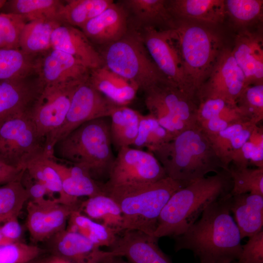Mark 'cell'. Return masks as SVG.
<instances>
[{
    "mask_svg": "<svg viewBox=\"0 0 263 263\" xmlns=\"http://www.w3.org/2000/svg\"><path fill=\"white\" fill-rule=\"evenodd\" d=\"M25 173L27 178L26 183L21 182L28 193L29 200L39 203L48 198H55L51 195L44 186L31 178L25 171Z\"/></svg>",
    "mask_w": 263,
    "mask_h": 263,
    "instance_id": "cell-45",
    "label": "cell"
},
{
    "mask_svg": "<svg viewBox=\"0 0 263 263\" xmlns=\"http://www.w3.org/2000/svg\"><path fill=\"white\" fill-rule=\"evenodd\" d=\"M39 247L22 242L0 245V263H27L40 256Z\"/></svg>",
    "mask_w": 263,
    "mask_h": 263,
    "instance_id": "cell-43",
    "label": "cell"
},
{
    "mask_svg": "<svg viewBox=\"0 0 263 263\" xmlns=\"http://www.w3.org/2000/svg\"><path fill=\"white\" fill-rule=\"evenodd\" d=\"M43 87L35 74L23 78L0 80V120L30 113Z\"/></svg>",
    "mask_w": 263,
    "mask_h": 263,
    "instance_id": "cell-17",
    "label": "cell"
},
{
    "mask_svg": "<svg viewBox=\"0 0 263 263\" xmlns=\"http://www.w3.org/2000/svg\"><path fill=\"white\" fill-rule=\"evenodd\" d=\"M137 30L153 61L166 78L195 98L186 76L170 29L146 27Z\"/></svg>",
    "mask_w": 263,
    "mask_h": 263,
    "instance_id": "cell-12",
    "label": "cell"
},
{
    "mask_svg": "<svg viewBox=\"0 0 263 263\" xmlns=\"http://www.w3.org/2000/svg\"><path fill=\"white\" fill-rule=\"evenodd\" d=\"M256 125L250 121L238 123L208 137L226 170L228 169L234 153L248 141Z\"/></svg>",
    "mask_w": 263,
    "mask_h": 263,
    "instance_id": "cell-28",
    "label": "cell"
},
{
    "mask_svg": "<svg viewBox=\"0 0 263 263\" xmlns=\"http://www.w3.org/2000/svg\"><path fill=\"white\" fill-rule=\"evenodd\" d=\"M6 243H9L5 240L0 228V245Z\"/></svg>",
    "mask_w": 263,
    "mask_h": 263,
    "instance_id": "cell-51",
    "label": "cell"
},
{
    "mask_svg": "<svg viewBox=\"0 0 263 263\" xmlns=\"http://www.w3.org/2000/svg\"><path fill=\"white\" fill-rule=\"evenodd\" d=\"M232 53L242 70L247 85L263 84V37L261 29L241 30Z\"/></svg>",
    "mask_w": 263,
    "mask_h": 263,
    "instance_id": "cell-20",
    "label": "cell"
},
{
    "mask_svg": "<svg viewBox=\"0 0 263 263\" xmlns=\"http://www.w3.org/2000/svg\"><path fill=\"white\" fill-rule=\"evenodd\" d=\"M21 180L0 187V224L11 218L18 217L25 203L29 200L28 193Z\"/></svg>",
    "mask_w": 263,
    "mask_h": 263,
    "instance_id": "cell-38",
    "label": "cell"
},
{
    "mask_svg": "<svg viewBox=\"0 0 263 263\" xmlns=\"http://www.w3.org/2000/svg\"><path fill=\"white\" fill-rule=\"evenodd\" d=\"M51 43L52 48L70 55L90 70L103 66L98 50L78 28L61 23L54 29Z\"/></svg>",
    "mask_w": 263,
    "mask_h": 263,
    "instance_id": "cell-22",
    "label": "cell"
},
{
    "mask_svg": "<svg viewBox=\"0 0 263 263\" xmlns=\"http://www.w3.org/2000/svg\"><path fill=\"white\" fill-rule=\"evenodd\" d=\"M66 228L81 234L99 247L106 246L110 248L115 243L119 234L115 229L90 219L78 209L71 214Z\"/></svg>",
    "mask_w": 263,
    "mask_h": 263,
    "instance_id": "cell-32",
    "label": "cell"
},
{
    "mask_svg": "<svg viewBox=\"0 0 263 263\" xmlns=\"http://www.w3.org/2000/svg\"><path fill=\"white\" fill-rule=\"evenodd\" d=\"M41 263H73L61 257L49 254L47 256L41 258Z\"/></svg>",
    "mask_w": 263,
    "mask_h": 263,
    "instance_id": "cell-49",
    "label": "cell"
},
{
    "mask_svg": "<svg viewBox=\"0 0 263 263\" xmlns=\"http://www.w3.org/2000/svg\"><path fill=\"white\" fill-rule=\"evenodd\" d=\"M88 80L97 91L118 106H127L139 90L135 83L104 66L91 70Z\"/></svg>",
    "mask_w": 263,
    "mask_h": 263,
    "instance_id": "cell-25",
    "label": "cell"
},
{
    "mask_svg": "<svg viewBox=\"0 0 263 263\" xmlns=\"http://www.w3.org/2000/svg\"><path fill=\"white\" fill-rule=\"evenodd\" d=\"M27 22L22 15L0 12V49L19 48L20 34Z\"/></svg>",
    "mask_w": 263,
    "mask_h": 263,
    "instance_id": "cell-42",
    "label": "cell"
},
{
    "mask_svg": "<svg viewBox=\"0 0 263 263\" xmlns=\"http://www.w3.org/2000/svg\"><path fill=\"white\" fill-rule=\"evenodd\" d=\"M97 50L104 66L133 82L143 92L168 80L150 55L140 32L131 26L122 38Z\"/></svg>",
    "mask_w": 263,
    "mask_h": 263,
    "instance_id": "cell-7",
    "label": "cell"
},
{
    "mask_svg": "<svg viewBox=\"0 0 263 263\" xmlns=\"http://www.w3.org/2000/svg\"><path fill=\"white\" fill-rule=\"evenodd\" d=\"M53 154L48 151L46 139L39 134L29 113L0 120V159L5 164L25 169L32 161Z\"/></svg>",
    "mask_w": 263,
    "mask_h": 263,
    "instance_id": "cell-8",
    "label": "cell"
},
{
    "mask_svg": "<svg viewBox=\"0 0 263 263\" xmlns=\"http://www.w3.org/2000/svg\"><path fill=\"white\" fill-rule=\"evenodd\" d=\"M226 15L241 30L262 22L263 0H224Z\"/></svg>",
    "mask_w": 263,
    "mask_h": 263,
    "instance_id": "cell-37",
    "label": "cell"
},
{
    "mask_svg": "<svg viewBox=\"0 0 263 263\" xmlns=\"http://www.w3.org/2000/svg\"><path fill=\"white\" fill-rule=\"evenodd\" d=\"M141 114L128 106H117L110 116L112 145L118 151L131 147L137 135Z\"/></svg>",
    "mask_w": 263,
    "mask_h": 263,
    "instance_id": "cell-30",
    "label": "cell"
},
{
    "mask_svg": "<svg viewBox=\"0 0 263 263\" xmlns=\"http://www.w3.org/2000/svg\"><path fill=\"white\" fill-rule=\"evenodd\" d=\"M230 209L242 239L263 230V196L251 193L231 195Z\"/></svg>",
    "mask_w": 263,
    "mask_h": 263,
    "instance_id": "cell-26",
    "label": "cell"
},
{
    "mask_svg": "<svg viewBox=\"0 0 263 263\" xmlns=\"http://www.w3.org/2000/svg\"><path fill=\"white\" fill-rule=\"evenodd\" d=\"M51 159L60 177L64 194L73 201L79 203V197L89 198L104 193L102 184L94 180L81 167L70 163V165L61 163L55 155Z\"/></svg>",
    "mask_w": 263,
    "mask_h": 263,
    "instance_id": "cell-27",
    "label": "cell"
},
{
    "mask_svg": "<svg viewBox=\"0 0 263 263\" xmlns=\"http://www.w3.org/2000/svg\"><path fill=\"white\" fill-rule=\"evenodd\" d=\"M126 10L130 25L138 29L153 27L171 28L174 19L166 6V0H124L119 1Z\"/></svg>",
    "mask_w": 263,
    "mask_h": 263,
    "instance_id": "cell-24",
    "label": "cell"
},
{
    "mask_svg": "<svg viewBox=\"0 0 263 263\" xmlns=\"http://www.w3.org/2000/svg\"><path fill=\"white\" fill-rule=\"evenodd\" d=\"M61 22L56 20L38 19L28 21L20 34L19 47L25 53L37 56L52 48L54 29Z\"/></svg>",
    "mask_w": 263,
    "mask_h": 263,
    "instance_id": "cell-29",
    "label": "cell"
},
{
    "mask_svg": "<svg viewBox=\"0 0 263 263\" xmlns=\"http://www.w3.org/2000/svg\"><path fill=\"white\" fill-rule=\"evenodd\" d=\"M53 156L46 155L32 161L26 167L25 172L44 186L53 197L56 194L60 203L78 207L79 203L73 201L64 194L60 177L52 163Z\"/></svg>",
    "mask_w": 263,
    "mask_h": 263,
    "instance_id": "cell-35",
    "label": "cell"
},
{
    "mask_svg": "<svg viewBox=\"0 0 263 263\" xmlns=\"http://www.w3.org/2000/svg\"><path fill=\"white\" fill-rule=\"evenodd\" d=\"M236 104L247 120L258 125L263 119V84L246 86Z\"/></svg>",
    "mask_w": 263,
    "mask_h": 263,
    "instance_id": "cell-41",
    "label": "cell"
},
{
    "mask_svg": "<svg viewBox=\"0 0 263 263\" xmlns=\"http://www.w3.org/2000/svg\"><path fill=\"white\" fill-rule=\"evenodd\" d=\"M25 170L9 166L0 159V185L21 180Z\"/></svg>",
    "mask_w": 263,
    "mask_h": 263,
    "instance_id": "cell-48",
    "label": "cell"
},
{
    "mask_svg": "<svg viewBox=\"0 0 263 263\" xmlns=\"http://www.w3.org/2000/svg\"><path fill=\"white\" fill-rule=\"evenodd\" d=\"M130 27L126 10L119 2H114L80 29L94 45L100 47L119 40L127 33Z\"/></svg>",
    "mask_w": 263,
    "mask_h": 263,
    "instance_id": "cell-19",
    "label": "cell"
},
{
    "mask_svg": "<svg viewBox=\"0 0 263 263\" xmlns=\"http://www.w3.org/2000/svg\"><path fill=\"white\" fill-rule=\"evenodd\" d=\"M113 0H67L63 1L59 20L80 29L111 5Z\"/></svg>",
    "mask_w": 263,
    "mask_h": 263,
    "instance_id": "cell-34",
    "label": "cell"
},
{
    "mask_svg": "<svg viewBox=\"0 0 263 263\" xmlns=\"http://www.w3.org/2000/svg\"><path fill=\"white\" fill-rule=\"evenodd\" d=\"M79 207L60 203L58 198H48L27 205L26 226L31 239L38 243L47 241L65 229L72 212Z\"/></svg>",
    "mask_w": 263,
    "mask_h": 263,
    "instance_id": "cell-15",
    "label": "cell"
},
{
    "mask_svg": "<svg viewBox=\"0 0 263 263\" xmlns=\"http://www.w3.org/2000/svg\"><path fill=\"white\" fill-rule=\"evenodd\" d=\"M254 149V145L248 140L234 153L231 162L233 165L237 167H248Z\"/></svg>",
    "mask_w": 263,
    "mask_h": 263,
    "instance_id": "cell-47",
    "label": "cell"
},
{
    "mask_svg": "<svg viewBox=\"0 0 263 263\" xmlns=\"http://www.w3.org/2000/svg\"><path fill=\"white\" fill-rule=\"evenodd\" d=\"M232 182L231 195L251 193L263 196V168L229 167Z\"/></svg>",
    "mask_w": 263,
    "mask_h": 263,
    "instance_id": "cell-40",
    "label": "cell"
},
{
    "mask_svg": "<svg viewBox=\"0 0 263 263\" xmlns=\"http://www.w3.org/2000/svg\"><path fill=\"white\" fill-rule=\"evenodd\" d=\"M110 118L87 121L59 140L56 150L59 159L81 167L95 181L108 179L115 157L112 150Z\"/></svg>",
    "mask_w": 263,
    "mask_h": 263,
    "instance_id": "cell-5",
    "label": "cell"
},
{
    "mask_svg": "<svg viewBox=\"0 0 263 263\" xmlns=\"http://www.w3.org/2000/svg\"><path fill=\"white\" fill-rule=\"evenodd\" d=\"M121 233L109 250L113 255L124 257L131 263H172L159 247L158 239L138 230Z\"/></svg>",
    "mask_w": 263,
    "mask_h": 263,
    "instance_id": "cell-18",
    "label": "cell"
},
{
    "mask_svg": "<svg viewBox=\"0 0 263 263\" xmlns=\"http://www.w3.org/2000/svg\"><path fill=\"white\" fill-rule=\"evenodd\" d=\"M6 1V0H0V9H1L3 7Z\"/></svg>",
    "mask_w": 263,
    "mask_h": 263,
    "instance_id": "cell-53",
    "label": "cell"
},
{
    "mask_svg": "<svg viewBox=\"0 0 263 263\" xmlns=\"http://www.w3.org/2000/svg\"><path fill=\"white\" fill-rule=\"evenodd\" d=\"M217 26L174 19L173 26L169 28L195 97L225 48Z\"/></svg>",
    "mask_w": 263,
    "mask_h": 263,
    "instance_id": "cell-6",
    "label": "cell"
},
{
    "mask_svg": "<svg viewBox=\"0 0 263 263\" xmlns=\"http://www.w3.org/2000/svg\"><path fill=\"white\" fill-rule=\"evenodd\" d=\"M78 210L90 219L121 232L123 216L115 201L105 193L88 198L80 203Z\"/></svg>",
    "mask_w": 263,
    "mask_h": 263,
    "instance_id": "cell-31",
    "label": "cell"
},
{
    "mask_svg": "<svg viewBox=\"0 0 263 263\" xmlns=\"http://www.w3.org/2000/svg\"><path fill=\"white\" fill-rule=\"evenodd\" d=\"M166 6L174 19L218 25L226 17L224 0H167Z\"/></svg>",
    "mask_w": 263,
    "mask_h": 263,
    "instance_id": "cell-23",
    "label": "cell"
},
{
    "mask_svg": "<svg viewBox=\"0 0 263 263\" xmlns=\"http://www.w3.org/2000/svg\"><path fill=\"white\" fill-rule=\"evenodd\" d=\"M117 106L97 91L88 79L79 84L74 93L63 124L46 142L48 151L54 153L56 144L82 124L94 119L110 117Z\"/></svg>",
    "mask_w": 263,
    "mask_h": 263,
    "instance_id": "cell-10",
    "label": "cell"
},
{
    "mask_svg": "<svg viewBox=\"0 0 263 263\" xmlns=\"http://www.w3.org/2000/svg\"><path fill=\"white\" fill-rule=\"evenodd\" d=\"M63 1L58 0H6L0 10L2 13L22 15L27 22L38 19H52L60 21L59 14Z\"/></svg>",
    "mask_w": 263,
    "mask_h": 263,
    "instance_id": "cell-33",
    "label": "cell"
},
{
    "mask_svg": "<svg viewBox=\"0 0 263 263\" xmlns=\"http://www.w3.org/2000/svg\"><path fill=\"white\" fill-rule=\"evenodd\" d=\"M238 263H263V230L249 237L242 245Z\"/></svg>",
    "mask_w": 263,
    "mask_h": 263,
    "instance_id": "cell-44",
    "label": "cell"
},
{
    "mask_svg": "<svg viewBox=\"0 0 263 263\" xmlns=\"http://www.w3.org/2000/svg\"><path fill=\"white\" fill-rule=\"evenodd\" d=\"M151 152L167 177L186 184L225 169L207 136L197 125Z\"/></svg>",
    "mask_w": 263,
    "mask_h": 263,
    "instance_id": "cell-3",
    "label": "cell"
},
{
    "mask_svg": "<svg viewBox=\"0 0 263 263\" xmlns=\"http://www.w3.org/2000/svg\"><path fill=\"white\" fill-rule=\"evenodd\" d=\"M230 193L214 201L184 233L174 237V250H190L200 263H232L239 259L241 237L230 209Z\"/></svg>",
    "mask_w": 263,
    "mask_h": 263,
    "instance_id": "cell-1",
    "label": "cell"
},
{
    "mask_svg": "<svg viewBox=\"0 0 263 263\" xmlns=\"http://www.w3.org/2000/svg\"><path fill=\"white\" fill-rule=\"evenodd\" d=\"M36 58L20 48H0V80L23 78L35 75Z\"/></svg>",
    "mask_w": 263,
    "mask_h": 263,
    "instance_id": "cell-36",
    "label": "cell"
},
{
    "mask_svg": "<svg viewBox=\"0 0 263 263\" xmlns=\"http://www.w3.org/2000/svg\"><path fill=\"white\" fill-rule=\"evenodd\" d=\"M187 185L167 177L146 184L106 186L102 183V188L121 209V232L138 230L153 237L165 205L175 192Z\"/></svg>",
    "mask_w": 263,
    "mask_h": 263,
    "instance_id": "cell-4",
    "label": "cell"
},
{
    "mask_svg": "<svg viewBox=\"0 0 263 263\" xmlns=\"http://www.w3.org/2000/svg\"><path fill=\"white\" fill-rule=\"evenodd\" d=\"M228 170L206 176L175 192L162 209L153 237H176L184 233L211 203L230 193Z\"/></svg>",
    "mask_w": 263,
    "mask_h": 263,
    "instance_id": "cell-2",
    "label": "cell"
},
{
    "mask_svg": "<svg viewBox=\"0 0 263 263\" xmlns=\"http://www.w3.org/2000/svg\"><path fill=\"white\" fill-rule=\"evenodd\" d=\"M81 83L43 86L29 114L39 134L46 142L63 124L74 93Z\"/></svg>",
    "mask_w": 263,
    "mask_h": 263,
    "instance_id": "cell-13",
    "label": "cell"
},
{
    "mask_svg": "<svg viewBox=\"0 0 263 263\" xmlns=\"http://www.w3.org/2000/svg\"><path fill=\"white\" fill-rule=\"evenodd\" d=\"M165 170L149 151L125 147L118 150L106 186L146 184L167 177Z\"/></svg>",
    "mask_w": 263,
    "mask_h": 263,
    "instance_id": "cell-11",
    "label": "cell"
},
{
    "mask_svg": "<svg viewBox=\"0 0 263 263\" xmlns=\"http://www.w3.org/2000/svg\"><path fill=\"white\" fill-rule=\"evenodd\" d=\"M172 138L154 116L150 113L141 114L137 135L132 146L140 150L146 148L151 152Z\"/></svg>",
    "mask_w": 263,
    "mask_h": 263,
    "instance_id": "cell-39",
    "label": "cell"
},
{
    "mask_svg": "<svg viewBox=\"0 0 263 263\" xmlns=\"http://www.w3.org/2000/svg\"><path fill=\"white\" fill-rule=\"evenodd\" d=\"M246 86L245 76L231 49L225 47L208 77L197 90L195 99L197 101L206 98H220L236 105L237 99Z\"/></svg>",
    "mask_w": 263,
    "mask_h": 263,
    "instance_id": "cell-14",
    "label": "cell"
},
{
    "mask_svg": "<svg viewBox=\"0 0 263 263\" xmlns=\"http://www.w3.org/2000/svg\"><path fill=\"white\" fill-rule=\"evenodd\" d=\"M47 241L50 254L73 263H100L109 253L81 234L66 228Z\"/></svg>",
    "mask_w": 263,
    "mask_h": 263,
    "instance_id": "cell-21",
    "label": "cell"
},
{
    "mask_svg": "<svg viewBox=\"0 0 263 263\" xmlns=\"http://www.w3.org/2000/svg\"><path fill=\"white\" fill-rule=\"evenodd\" d=\"M149 113L173 138L184 131L197 125V102L167 80L144 92Z\"/></svg>",
    "mask_w": 263,
    "mask_h": 263,
    "instance_id": "cell-9",
    "label": "cell"
},
{
    "mask_svg": "<svg viewBox=\"0 0 263 263\" xmlns=\"http://www.w3.org/2000/svg\"><path fill=\"white\" fill-rule=\"evenodd\" d=\"M18 218H11L0 226L3 235L8 243L21 242L23 229Z\"/></svg>",
    "mask_w": 263,
    "mask_h": 263,
    "instance_id": "cell-46",
    "label": "cell"
},
{
    "mask_svg": "<svg viewBox=\"0 0 263 263\" xmlns=\"http://www.w3.org/2000/svg\"><path fill=\"white\" fill-rule=\"evenodd\" d=\"M27 263H41V258L38 257L32 261H30Z\"/></svg>",
    "mask_w": 263,
    "mask_h": 263,
    "instance_id": "cell-52",
    "label": "cell"
},
{
    "mask_svg": "<svg viewBox=\"0 0 263 263\" xmlns=\"http://www.w3.org/2000/svg\"><path fill=\"white\" fill-rule=\"evenodd\" d=\"M90 70L73 56L53 48L36 58L35 73L43 86L81 83L88 79Z\"/></svg>",
    "mask_w": 263,
    "mask_h": 263,
    "instance_id": "cell-16",
    "label": "cell"
},
{
    "mask_svg": "<svg viewBox=\"0 0 263 263\" xmlns=\"http://www.w3.org/2000/svg\"><path fill=\"white\" fill-rule=\"evenodd\" d=\"M109 254L103 258L100 263H131L124 260L122 257L113 255L109 251Z\"/></svg>",
    "mask_w": 263,
    "mask_h": 263,
    "instance_id": "cell-50",
    "label": "cell"
}]
</instances>
